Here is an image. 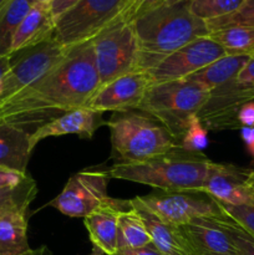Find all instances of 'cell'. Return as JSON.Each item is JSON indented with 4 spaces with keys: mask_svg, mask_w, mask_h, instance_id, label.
Segmentation results:
<instances>
[{
    "mask_svg": "<svg viewBox=\"0 0 254 255\" xmlns=\"http://www.w3.org/2000/svg\"><path fill=\"white\" fill-rule=\"evenodd\" d=\"M100 87L92 41L67 50L65 59L34 85L0 104V122L32 133L51 120L85 107Z\"/></svg>",
    "mask_w": 254,
    "mask_h": 255,
    "instance_id": "obj_1",
    "label": "cell"
},
{
    "mask_svg": "<svg viewBox=\"0 0 254 255\" xmlns=\"http://www.w3.org/2000/svg\"><path fill=\"white\" fill-rule=\"evenodd\" d=\"M131 22L137 40V71L148 72L188 42L211 34L206 21L194 16L189 1L162 4Z\"/></svg>",
    "mask_w": 254,
    "mask_h": 255,
    "instance_id": "obj_2",
    "label": "cell"
},
{
    "mask_svg": "<svg viewBox=\"0 0 254 255\" xmlns=\"http://www.w3.org/2000/svg\"><path fill=\"white\" fill-rule=\"evenodd\" d=\"M212 163L202 152L176 147L146 161L115 163L107 173L110 178L146 184L163 192L201 193Z\"/></svg>",
    "mask_w": 254,
    "mask_h": 255,
    "instance_id": "obj_3",
    "label": "cell"
},
{
    "mask_svg": "<svg viewBox=\"0 0 254 255\" xmlns=\"http://www.w3.org/2000/svg\"><path fill=\"white\" fill-rule=\"evenodd\" d=\"M106 126L116 163L146 161L179 147L163 125L139 110L114 112Z\"/></svg>",
    "mask_w": 254,
    "mask_h": 255,
    "instance_id": "obj_4",
    "label": "cell"
},
{
    "mask_svg": "<svg viewBox=\"0 0 254 255\" xmlns=\"http://www.w3.org/2000/svg\"><path fill=\"white\" fill-rule=\"evenodd\" d=\"M209 91L192 80H174L149 86L138 106L139 111L163 125L179 146L189 120L198 115Z\"/></svg>",
    "mask_w": 254,
    "mask_h": 255,
    "instance_id": "obj_5",
    "label": "cell"
},
{
    "mask_svg": "<svg viewBox=\"0 0 254 255\" xmlns=\"http://www.w3.org/2000/svg\"><path fill=\"white\" fill-rule=\"evenodd\" d=\"M128 6L129 0H80L55 20L54 39L66 50L90 41L124 17Z\"/></svg>",
    "mask_w": 254,
    "mask_h": 255,
    "instance_id": "obj_6",
    "label": "cell"
},
{
    "mask_svg": "<svg viewBox=\"0 0 254 255\" xmlns=\"http://www.w3.org/2000/svg\"><path fill=\"white\" fill-rule=\"evenodd\" d=\"M92 41L100 87L137 71V40L131 22L125 17L102 30Z\"/></svg>",
    "mask_w": 254,
    "mask_h": 255,
    "instance_id": "obj_7",
    "label": "cell"
},
{
    "mask_svg": "<svg viewBox=\"0 0 254 255\" xmlns=\"http://www.w3.org/2000/svg\"><path fill=\"white\" fill-rule=\"evenodd\" d=\"M66 55L67 50L54 37L34 46L11 52L9 55V71L5 76L0 94V104L42 79L55 69Z\"/></svg>",
    "mask_w": 254,
    "mask_h": 255,
    "instance_id": "obj_8",
    "label": "cell"
},
{
    "mask_svg": "<svg viewBox=\"0 0 254 255\" xmlns=\"http://www.w3.org/2000/svg\"><path fill=\"white\" fill-rule=\"evenodd\" d=\"M109 181L107 171L85 169L75 173L49 206L71 218H85L111 199L107 194Z\"/></svg>",
    "mask_w": 254,
    "mask_h": 255,
    "instance_id": "obj_9",
    "label": "cell"
},
{
    "mask_svg": "<svg viewBox=\"0 0 254 255\" xmlns=\"http://www.w3.org/2000/svg\"><path fill=\"white\" fill-rule=\"evenodd\" d=\"M154 214L174 226H184L198 218H214L224 214L218 201L201 198L196 192H154L137 196Z\"/></svg>",
    "mask_w": 254,
    "mask_h": 255,
    "instance_id": "obj_10",
    "label": "cell"
},
{
    "mask_svg": "<svg viewBox=\"0 0 254 255\" xmlns=\"http://www.w3.org/2000/svg\"><path fill=\"white\" fill-rule=\"evenodd\" d=\"M226 55L223 47L209 35L202 36L167 56L147 75L151 85L183 80Z\"/></svg>",
    "mask_w": 254,
    "mask_h": 255,
    "instance_id": "obj_11",
    "label": "cell"
},
{
    "mask_svg": "<svg viewBox=\"0 0 254 255\" xmlns=\"http://www.w3.org/2000/svg\"><path fill=\"white\" fill-rule=\"evenodd\" d=\"M254 101V85L236 79L209 91L197 117L208 129H241L237 115L241 107Z\"/></svg>",
    "mask_w": 254,
    "mask_h": 255,
    "instance_id": "obj_12",
    "label": "cell"
},
{
    "mask_svg": "<svg viewBox=\"0 0 254 255\" xmlns=\"http://www.w3.org/2000/svg\"><path fill=\"white\" fill-rule=\"evenodd\" d=\"M149 86L151 80L147 72H129L99 87L85 107L102 114L106 111L121 112L137 110Z\"/></svg>",
    "mask_w": 254,
    "mask_h": 255,
    "instance_id": "obj_13",
    "label": "cell"
},
{
    "mask_svg": "<svg viewBox=\"0 0 254 255\" xmlns=\"http://www.w3.org/2000/svg\"><path fill=\"white\" fill-rule=\"evenodd\" d=\"M249 172L251 168L213 162L201 193L229 206L251 204L248 192Z\"/></svg>",
    "mask_w": 254,
    "mask_h": 255,
    "instance_id": "obj_14",
    "label": "cell"
},
{
    "mask_svg": "<svg viewBox=\"0 0 254 255\" xmlns=\"http://www.w3.org/2000/svg\"><path fill=\"white\" fill-rule=\"evenodd\" d=\"M104 125H107V122L104 120L102 112L81 107L66 112L35 129L30 136V143L35 148L42 139L64 134H77L81 138L89 139Z\"/></svg>",
    "mask_w": 254,
    "mask_h": 255,
    "instance_id": "obj_15",
    "label": "cell"
},
{
    "mask_svg": "<svg viewBox=\"0 0 254 255\" xmlns=\"http://www.w3.org/2000/svg\"><path fill=\"white\" fill-rule=\"evenodd\" d=\"M131 207V201L111 198L107 203L84 218L92 246L101 249L106 255H115L119 251V214Z\"/></svg>",
    "mask_w": 254,
    "mask_h": 255,
    "instance_id": "obj_16",
    "label": "cell"
},
{
    "mask_svg": "<svg viewBox=\"0 0 254 255\" xmlns=\"http://www.w3.org/2000/svg\"><path fill=\"white\" fill-rule=\"evenodd\" d=\"M131 204L139 212L151 236L152 244L163 255H198L189 244L179 227L159 218L157 214L134 197Z\"/></svg>",
    "mask_w": 254,
    "mask_h": 255,
    "instance_id": "obj_17",
    "label": "cell"
},
{
    "mask_svg": "<svg viewBox=\"0 0 254 255\" xmlns=\"http://www.w3.org/2000/svg\"><path fill=\"white\" fill-rule=\"evenodd\" d=\"M179 229L198 255H238L226 231L212 218H198Z\"/></svg>",
    "mask_w": 254,
    "mask_h": 255,
    "instance_id": "obj_18",
    "label": "cell"
},
{
    "mask_svg": "<svg viewBox=\"0 0 254 255\" xmlns=\"http://www.w3.org/2000/svg\"><path fill=\"white\" fill-rule=\"evenodd\" d=\"M27 131L9 124H0V168L27 174L32 147Z\"/></svg>",
    "mask_w": 254,
    "mask_h": 255,
    "instance_id": "obj_19",
    "label": "cell"
},
{
    "mask_svg": "<svg viewBox=\"0 0 254 255\" xmlns=\"http://www.w3.org/2000/svg\"><path fill=\"white\" fill-rule=\"evenodd\" d=\"M55 19L46 5H31L30 10L15 32L11 52L52 39Z\"/></svg>",
    "mask_w": 254,
    "mask_h": 255,
    "instance_id": "obj_20",
    "label": "cell"
},
{
    "mask_svg": "<svg viewBox=\"0 0 254 255\" xmlns=\"http://www.w3.org/2000/svg\"><path fill=\"white\" fill-rule=\"evenodd\" d=\"M29 207H15L0 214V255H25L31 249L27 241Z\"/></svg>",
    "mask_w": 254,
    "mask_h": 255,
    "instance_id": "obj_21",
    "label": "cell"
},
{
    "mask_svg": "<svg viewBox=\"0 0 254 255\" xmlns=\"http://www.w3.org/2000/svg\"><path fill=\"white\" fill-rule=\"evenodd\" d=\"M251 57L249 55H226L209 64L204 69L194 72L187 79L198 82L208 91H212L231 80L236 79L246 66L247 62L251 60Z\"/></svg>",
    "mask_w": 254,
    "mask_h": 255,
    "instance_id": "obj_22",
    "label": "cell"
},
{
    "mask_svg": "<svg viewBox=\"0 0 254 255\" xmlns=\"http://www.w3.org/2000/svg\"><path fill=\"white\" fill-rule=\"evenodd\" d=\"M117 229L119 249H137L152 243L143 218L132 204L128 209L122 211L119 214Z\"/></svg>",
    "mask_w": 254,
    "mask_h": 255,
    "instance_id": "obj_23",
    "label": "cell"
},
{
    "mask_svg": "<svg viewBox=\"0 0 254 255\" xmlns=\"http://www.w3.org/2000/svg\"><path fill=\"white\" fill-rule=\"evenodd\" d=\"M30 7L29 0H7L0 7V56L11 54L15 32Z\"/></svg>",
    "mask_w": 254,
    "mask_h": 255,
    "instance_id": "obj_24",
    "label": "cell"
},
{
    "mask_svg": "<svg viewBox=\"0 0 254 255\" xmlns=\"http://www.w3.org/2000/svg\"><path fill=\"white\" fill-rule=\"evenodd\" d=\"M209 36L223 47L227 55L254 56V27H226L212 31Z\"/></svg>",
    "mask_w": 254,
    "mask_h": 255,
    "instance_id": "obj_25",
    "label": "cell"
},
{
    "mask_svg": "<svg viewBox=\"0 0 254 255\" xmlns=\"http://www.w3.org/2000/svg\"><path fill=\"white\" fill-rule=\"evenodd\" d=\"M246 0H191L189 10L203 21L219 19L237 11Z\"/></svg>",
    "mask_w": 254,
    "mask_h": 255,
    "instance_id": "obj_26",
    "label": "cell"
},
{
    "mask_svg": "<svg viewBox=\"0 0 254 255\" xmlns=\"http://www.w3.org/2000/svg\"><path fill=\"white\" fill-rule=\"evenodd\" d=\"M36 194V182L30 176H27L19 186L0 189V214L15 207L30 206Z\"/></svg>",
    "mask_w": 254,
    "mask_h": 255,
    "instance_id": "obj_27",
    "label": "cell"
},
{
    "mask_svg": "<svg viewBox=\"0 0 254 255\" xmlns=\"http://www.w3.org/2000/svg\"><path fill=\"white\" fill-rule=\"evenodd\" d=\"M206 24L211 32L232 26L254 27V0H246L237 11L219 19L209 20Z\"/></svg>",
    "mask_w": 254,
    "mask_h": 255,
    "instance_id": "obj_28",
    "label": "cell"
},
{
    "mask_svg": "<svg viewBox=\"0 0 254 255\" xmlns=\"http://www.w3.org/2000/svg\"><path fill=\"white\" fill-rule=\"evenodd\" d=\"M226 231L238 251V255H254V238L249 236L241 226L229 218L226 213L221 217L212 218Z\"/></svg>",
    "mask_w": 254,
    "mask_h": 255,
    "instance_id": "obj_29",
    "label": "cell"
},
{
    "mask_svg": "<svg viewBox=\"0 0 254 255\" xmlns=\"http://www.w3.org/2000/svg\"><path fill=\"white\" fill-rule=\"evenodd\" d=\"M209 144L208 133L206 127L197 117V115L191 117L188 127L179 142V147L188 152H202Z\"/></svg>",
    "mask_w": 254,
    "mask_h": 255,
    "instance_id": "obj_30",
    "label": "cell"
},
{
    "mask_svg": "<svg viewBox=\"0 0 254 255\" xmlns=\"http://www.w3.org/2000/svg\"><path fill=\"white\" fill-rule=\"evenodd\" d=\"M224 213L233 219L238 226H241L249 236L254 238V206L243 204V206H229L218 202Z\"/></svg>",
    "mask_w": 254,
    "mask_h": 255,
    "instance_id": "obj_31",
    "label": "cell"
},
{
    "mask_svg": "<svg viewBox=\"0 0 254 255\" xmlns=\"http://www.w3.org/2000/svg\"><path fill=\"white\" fill-rule=\"evenodd\" d=\"M164 2H166V0H138V1L126 12V15H125L124 17L127 21H132V20L136 19L139 15L144 14V12L148 11V10L159 6V5L164 4Z\"/></svg>",
    "mask_w": 254,
    "mask_h": 255,
    "instance_id": "obj_32",
    "label": "cell"
},
{
    "mask_svg": "<svg viewBox=\"0 0 254 255\" xmlns=\"http://www.w3.org/2000/svg\"><path fill=\"white\" fill-rule=\"evenodd\" d=\"M27 176L29 174H21L14 171H9V169L0 168V189L19 186Z\"/></svg>",
    "mask_w": 254,
    "mask_h": 255,
    "instance_id": "obj_33",
    "label": "cell"
},
{
    "mask_svg": "<svg viewBox=\"0 0 254 255\" xmlns=\"http://www.w3.org/2000/svg\"><path fill=\"white\" fill-rule=\"evenodd\" d=\"M237 121L242 127H254V101L243 105L237 115Z\"/></svg>",
    "mask_w": 254,
    "mask_h": 255,
    "instance_id": "obj_34",
    "label": "cell"
},
{
    "mask_svg": "<svg viewBox=\"0 0 254 255\" xmlns=\"http://www.w3.org/2000/svg\"><path fill=\"white\" fill-rule=\"evenodd\" d=\"M80 0H54L51 5H50V11H51L54 19L56 20L60 15H62L65 11L71 9Z\"/></svg>",
    "mask_w": 254,
    "mask_h": 255,
    "instance_id": "obj_35",
    "label": "cell"
},
{
    "mask_svg": "<svg viewBox=\"0 0 254 255\" xmlns=\"http://www.w3.org/2000/svg\"><path fill=\"white\" fill-rule=\"evenodd\" d=\"M115 255H163L153 244L137 249H119Z\"/></svg>",
    "mask_w": 254,
    "mask_h": 255,
    "instance_id": "obj_36",
    "label": "cell"
},
{
    "mask_svg": "<svg viewBox=\"0 0 254 255\" xmlns=\"http://www.w3.org/2000/svg\"><path fill=\"white\" fill-rule=\"evenodd\" d=\"M237 79L241 80V81L248 82L251 85H254V56H252L251 60L247 62L243 70L238 74Z\"/></svg>",
    "mask_w": 254,
    "mask_h": 255,
    "instance_id": "obj_37",
    "label": "cell"
},
{
    "mask_svg": "<svg viewBox=\"0 0 254 255\" xmlns=\"http://www.w3.org/2000/svg\"><path fill=\"white\" fill-rule=\"evenodd\" d=\"M10 61L9 56H0V94H1L2 84H4L5 76H6L7 71H9Z\"/></svg>",
    "mask_w": 254,
    "mask_h": 255,
    "instance_id": "obj_38",
    "label": "cell"
},
{
    "mask_svg": "<svg viewBox=\"0 0 254 255\" xmlns=\"http://www.w3.org/2000/svg\"><path fill=\"white\" fill-rule=\"evenodd\" d=\"M241 137L247 147H251L254 143V127H242Z\"/></svg>",
    "mask_w": 254,
    "mask_h": 255,
    "instance_id": "obj_39",
    "label": "cell"
},
{
    "mask_svg": "<svg viewBox=\"0 0 254 255\" xmlns=\"http://www.w3.org/2000/svg\"><path fill=\"white\" fill-rule=\"evenodd\" d=\"M25 255H52V253L47 247L42 246L37 249H30V252H27Z\"/></svg>",
    "mask_w": 254,
    "mask_h": 255,
    "instance_id": "obj_40",
    "label": "cell"
},
{
    "mask_svg": "<svg viewBox=\"0 0 254 255\" xmlns=\"http://www.w3.org/2000/svg\"><path fill=\"white\" fill-rule=\"evenodd\" d=\"M29 1L31 5H46V6H50L54 0H29Z\"/></svg>",
    "mask_w": 254,
    "mask_h": 255,
    "instance_id": "obj_41",
    "label": "cell"
},
{
    "mask_svg": "<svg viewBox=\"0 0 254 255\" xmlns=\"http://www.w3.org/2000/svg\"><path fill=\"white\" fill-rule=\"evenodd\" d=\"M104 254L105 253L101 251V249H99V248H96V247H94V248H92V252L89 255H104Z\"/></svg>",
    "mask_w": 254,
    "mask_h": 255,
    "instance_id": "obj_42",
    "label": "cell"
},
{
    "mask_svg": "<svg viewBox=\"0 0 254 255\" xmlns=\"http://www.w3.org/2000/svg\"><path fill=\"white\" fill-rule=\"evenodd\" d=\"M182 1H191V0H166L164 4H177V2H182Z\"/></svg>",
    "mask_w": 254,
    "mask_h": 255,
    "instance_id": "obj_43",
    "label": "cell"
},
{
    "mask_svg": "<svg viewBox=\"0 0 254 255\" xmlns=\"http://www.w3.org/2000/svg\"><path fill=\"white\" fill-rule=\"evenodd\" d=\"M137 1H138V0H129V6H128V9H127V11H128V10L131 9V7L133 6V5L136 4ZM127 11H126V12H127ZM126 12H125V15H126ZM125 15H124V16H125Z\"/></svg>",
    "mask_w": 254,
    "mask_h": 255,
    "instance_id": "obj_44",
    "label": "cell"
},
{
    "mask_svg": "<svg viewBox=\"0 0 254 255\" xmlns=\"http://www.w3.org/2000/svg\"><path fill=\"white\" fill-rule=\"evenodd\" d=\"M248 149H249V152H251V153L253 154V157H254V143L252 144L251 147H248Z\"/></svg>",
    "mask_w": 254,
    "mask_h": 255,
    "instance_id": "obj_45",
    "label": "cell"
},
{
    "mask_svg": "<svg viewBox=\"0 0 254 255\" xmlns=\"http://www.w3.org/2000/svg\"><path fill=\"white\" fill-rule=\"evenodd\" d=\"M6 1H7V0H0V7H1L2 5H4Z\"/></svg>",
    "mask_w": 254,
    "mask_h": 255,
    "instance_id": "obj_46",
    "label": "cell"
},
{
    "mask_svg": "<svg viewBox=\"0 0 254 255\" xmlns=\"http://www.w3.org/2000/svg\"><path fill=\"white\" fill-rule=\"evenodd\" d=\"M0 124H1V122H0Z\"/></svg>",
    "mask_w": 254,
    "mask_h": 255,
    "instance_id": "obj_47",
    "label": "cell"
}]
</instances>
